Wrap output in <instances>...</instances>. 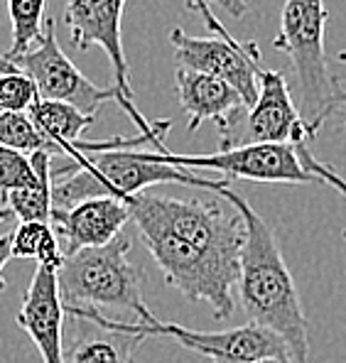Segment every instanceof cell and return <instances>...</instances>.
<instances>
[{"label": "cell", "mask_w": 346, "mask_h": 363, "mask_svg": "<svg viewBox=\"0 0 346 363\" xmlns=\"http://www.w3.org/2000/svg\"><path fill=\"white\" fill-rule=\"evenodd\" d=\"M32 182H35V167H32L30 157L0 145V199Z\"/></svg>", "instance_id": "obj_21"}, {"label": "cell", "mask_w": 346, "mask_h": 363, "mask_svg": "<svg viewBox=\"0 0 346 363\" xmlns=\"http://www.w3.org/2000/svg\"><path fill=\"white\" fill-rule=\"evenodd\" d=\"M0 145L25 157L35 152L52 155L50 143L42 138L28 113H0Z\"/></svg>", "instance_id": "obj_19"}, {"label": "cell", "mask_w": 346, "mask_h": 363, "mask_svg": "<svg viewBox=\"0 0 346 363\" xmlns=\"http://www.w3.org/2000/svg\"><path fill=\"white\" fill-rule=\"evenodd\" d=\"M209 5H219L223 13H228L231 18H243L246 10H248L246 0H187V10H191V13H199L201 18H204V23L209 25V28L214 30L219 37H231V35H228V32L221 28L219 20L211 15Z\"/></svg>", "instance_id": "obj_22"}, {"label": "cell", "mask_w": 346, "mask_h": 363, "mask_svg": "<svg viewBox=\"0 0 346 363\" xmlns=\"http://www.w3.org/2000/svg\"><path fill=\"white\" fill-rule=\"evenodd\" d=\"M35 128L42 133L52 147V157H72L74 145L82 143V135L94 125L96 116L82 113L79 108L60 101H42L37 99L28 111Z\"/></svg>", "instance_id": "obj_15"}, {"label": "cell", "mask_w": 346, "mask_h": 363, "mask_svg": "<svg viewBox=\"0 0 346 363\" xmlns=\"http://www.w3.org/2000/svg\"><path fill=\"white\" fill-rule=\"evenodd\" d=\"M128 0H67L64 20L69 37L77 50L86 52L101 47L113 67L116 84L121 96L133 101L130 67L123 50V13Z\"/></svg>", "instance_id": "obj_10"}, {"label": "cell", "mask_w": 346, "mask_h": 363, "mask_svg": "<svg viewBox=\"0 0 346 363\" xmlns=\"http://www.w3.org/2000/svg\"><path fill=\"white\" fill-rule=\"evenodd\" d=\"M10 258H13V238H10V233H5V236H0V292L8 285V282L3 280V268L8 265Z\"/></svg>", "instance_id": "obj_24"}, {"label": "cell", "mask_w": 346, "mask_h": 363, "mask_svg": "<svg viewBox=\"0 0 346 363\" xmlns=\"http://www.w3.org/2000/svg\"><path fill=\"white\" fill-rule=\"evenodd\" d=\"M219 196L236 206L246 223V241H243L236 282L243 312L251 317V324L278 334L290 346L295 363H307L310 359L307 319L273 226L231 186H226Z\"/></svg>", "instance_id": "obj_1"}, {"label": "cell", "mask_w": 346, "mask_h": 363, "mask_svg": "<svg viewBox=\"0 0 346 363\" xmlns=\"http://www.w3.org/2000/svg\"><path fill=\"white\" fill-rule=\"evenodd\" d=\"M67 317L72 324L64 334V363H135L147 341L94 307H67Z\"/></svg>", "instance_id": "obj_11"}, {"label": "cell", "mask_w": 346, "mask_h": 363, "mask_svg": "<svg viewBox=\"0 0 346 363\" xmlns=\"http://www.w3.org/2000/svg\"><path fill=\"white\" fill-rule=\"evenodd\" d=\"M133 236L128 231L104 248L67 255L60 272L64 307H116L135 314V322H152L155 314L143 297V272L130 263Z\"/></svg>", "instance_id": "obj_4"}, {"label": "cell", "mask_w": 346, "mask_h": 363, "mask_svg": "<svg viewBox=\"0 0 346 363\" xmlns=\"http://www.w3.org/2000/svg\"><path fill=\"white\" fill-rule=\"evenodd\" d=\"M177 84V99L182 111L189 116V133H196L204 121H223L228 113L243 106V99L226 82L201 72L179 69L174 74Z\"/></svg>", "instance_id": "obj_14"}, {"label": "cell", "mask_w": 346, "mask_h": 363, "mask_svg": "<svg viewBox=\"0 0 346 363\" xmlns=\"http://www.w3.org/2000/svg\"><path fill=\"white\" fill-rule=\"evenodd\" d=\"M339 62H346V50L339 52Z\"/></svg>", "instance_id": "obj_28"}, {"label": "cell", "mask_w": 346, "mask_h": 363, "mask_svg": "<svg viewBox=\"0 0 346 363\" xmlns=\"http://www.w3.org/2000/svg\"><path fill=\"white\" fill-rule=\"evenodd\" d=\"M342 238H344V241H346V231H342Z\"/></svg>", "instance_id": "obj_29"}, {"label": "cell", "mask_w": 346, "mask_h": 363, "mask_svg": "<svg viewBox=\"0 0 346 363\" xmlns=\"http://www.w3.org/2000/svg\"><path fill=\"white\" fill-rule=\"evenodd\" d=\"M297 155H300V162H302V167L307 169V172L312 174L317 182H327L332 189H337L339 194L346 199V179L339 177L337 172H334L329 164H324V162H319V160L312 155L310 150H307L305 145H297Z\"/></svg>", "instance_id": "obj_23"}, {"label": "cell", "mask_w": 346, "mask_h": 363, "mask_svg": "<svg viewBox=\"0 0 346 363\" xmlns=\"http://www.w3.org/2000/svg\"><path fill=\"white\" fill-rule=\"evenodd\" d=\"M258 84L260 94L251 108L241 106L216 123L219 150L251 145H305L310 135L287 79L273 69H260Z\"/></svg>", "instance_id": "obj_5"}, {"label": "cell", "mask_w": 346, "mask_h": 363, "mask_svg": "<svg viewBox=\"0 0 346 363\" xmlns=\"http://www.w3.org/2000/svg\"><path fill=\"white\" fill-rule=\"evenodd\" d=\"M152 162L172 164L179 169H216L226 179H251L265 184H310L317 182L302 167L297 145H251L233 147V150H216L211 155H177L167 152V147L150 152Z\"/></svg>", "instance_id": "obj_7"}, {"label": "cell", "mask_w": 346, "mask_h": 363, "mask_svg": "<svg viewBox=\"0 0 346 363\" xmlns=\"http://www.w3.org/2000/svg\"><path fill=\"white\" fill-rule=\"evenodd\" d=\"M37 99V86L30 77L0 64V113H28Z\"/></svg>", "instance_id": "obj_20"}, {"label": "cell", "mask_w": 346, "mask_h": 363, "mask_svg": "<svg viewBox=\"0 0 346 363\" xmlns=\"http://www.w3.org/2000/svg\"><path fill=\"white\" fill-rule=\"evenodd\" d=\"M45 10L47 0H8L13 40H10V50L3 55L5 60L20 57L35 47V42L45 32Z\"/></svg>", "instance_id": "obj_18"}, {"label": "cell", "mask_w": 346, "mask_h": 363, "mask_svg": "<svg viewBox=\"0 0 346 363\" xmlns=\"http://www.w3.org/2000/svg\"><path fill=\"white\" fill-rule=\"evenodd\" d=\"M13 258L37 260V265H47V268H62L64 253L62 243L57 238L52 223L47 221H25L18 223L13 233Z\"/></svg>", "instance_id": "obj_17"}, {"label": "cell", "mask_w": 346, "mask_h": 363, "mask_svg": "<svg viewBox=\"0 0 346 363\" xmlns=\"http://www.w3.org/2000/svg\"><path fill=\"white\" fill-rule=\"evenodd\" d=\"M55 28H57L55 20H47L45 32H42V37L35 42V47L30 52L13 57V60H5L0 55V64L13 67L18 72H23L25 77H30L32 84L37 86V96L42 101L69 104L89 116H96V111L106 101H116L118 104L123 99L118 89L96 86L91 79L84 77L77 64L64 55L60 42H57Z\"/></svg>", "instance_id": "obj_6"}, {"label": "cell", "mask_w": 346, "mask_h": 363, "mask_svg": "<svg viewBox=\"0 0 346 363\" xmlns=\"http://www.w3.org/2000/svg\"><path fill=\"white\" fill-rule=\"evenodd\" d=\"M130 221L125 201L99 196L69 209H52L50 223L62 243V253L74 255L86 248H104L125 231Z\"/></svg>", "instance_id": "obj_13"}, {"label": "cell", "mask_w": 346, "mask_h": 363, "mask_svg": "<svg viewBox=\"0 0 346 363\" xmlns=\"http://www.w3.org/2000/svg\"><path fill=\"white\" fill-rule=\"evenodd\" d=\"M167 182L199 186L216 194H221L231 184V179L226 177L206 179L189 169L152 162L145 150L116 147L101 152H79L62 167H52V184H55L52 199L55 209H69L79 201L99 199V196L125 201L128 196L143 194L147 186L167 184Z\"/></svg>", "instance_id": "obj_2"}, {"label": "cell", "mask_w": 346, "mask_h": 363, "mask_svg": "<svg viewBox=\"0 0 346 363\" xmlns=\"http://www.w3.org/2000/svg\"><path fill=\"white\" fill-rule=\"evenodd\" d=\"M251 363H295L290 359H258V361H251Z\"/></svg>", "instance_id": "obj_25"}, {"label": "cell", "mask_w": 346, "mask_h": 363, "mask_svg": "<svg viewBox=\"0 0 346 363\" xmlns=\"http://www.w3.org/2000/svg\"><path fill=\"white\" fill-rule=\"evenodd\" d=\"M67 307L60 292L57 268L37 265L23 304L18 312V327L32 339L45 363H64V329Z\"/></svg>", "instance_id": "obj_12"}, {"label": "cell", "mask_w": 346, "mask_h": 363, "mask_svg": "<svg viewBox=\"0 0 346 363\" xmlns=\"http://www.w3.org/2000/svg\"><path fill=\"white\" fill-rule=\"evenodd\" d=\"M169 45L179 69L201 72L226 82L241 94L243 106L258 101L260 50L258 42H236L233 37H191L182 28L169 30Z\"/></svg>", "instance_id": "obj_9"}, {"label": "cell", "mask_w": 346, "mask_h": 363, "mask_svg": "<svg viewBox=\"0 0 346 363\" xmlns=\"http://www.w3.org/2000/svg\"><path fill=\"white\" fill-rule=\"evenodd\" d=\"M123 327L143 339L164 336L184 349L206 356L214 363H251L258 359H292L290 346L275 332L258 324H243V327L223 329V332H194V329L179 327L169 322H123Z\"/></svg>", "instance_id": "obj_8"}, {"label": "cell", "mask_w": 346, "mask_h": 363, "mask_svg": "<svg viewBox=\"0 0 346 363\" xmlns=\"http://www.w3.org/2000/svg\"><path fill=\"white\" fill-rule=\"evenodd\" d=\"M327 23L329 8L324 0H285L280 32L273 40V50L290 57L295 104L310 138H315L324 123L337 113L344 96V82L329 74L324 47Z\"/></svg>", "instance_id": "obj_3"}, {"label": "cell", "mask_w": 346, "mask_h": 363, "mask_svg": "<svg viewBox=\"0 0 346 363\" xmlns=\"http://www.w3.org/2000/svg\"><path fill=\"white\" fill-rule=\"evenodd\" d=\"M339 108L344 111V130H346V86H344V96H342V106Z\"/></svg>", "instance_id": "obj_26"}, {"label": "cell", "mask_w": 346, "mask_h": 363, "mask_svg": "<svg viewBox=\"0 0 346 363\" xmlns=\"http://www.w3.org/2000/svg\"><path fill=\"white\" fill-rule=\"evenodd\" d=\"M30 162L35 167V182L23 189H15L10 194H5L0 199V204L5 206L20 223L25 221H47L50 223L52 209H55V199H52V155L47 152H35L30 155Z\"/></svg>", "instance_id": "obj_16"}, {"label": "cell", "mask_w": 346, "mask_h": 363, "mask_svg": "<svg viewBox=\"0 0 346 363\" xmlns=\"http://www.w3.org/2000/svg\"><path fill=\"white\" fill-rule=\"evenodd\" d=\"M8 216H10L8 209H0V221H3V218H8Z\"/></svg>", "instance_id": "obj_27"}]
</instances>
